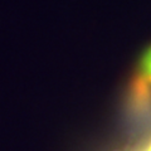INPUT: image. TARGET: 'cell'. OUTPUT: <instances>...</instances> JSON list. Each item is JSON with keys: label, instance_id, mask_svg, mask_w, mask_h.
<instances>
[{"label": "cell", "instance_id": "obj_1", "mask_svg": "<svg viewBox=\"0 0 151 151\" xmlns=\"http://www.w3.org/2000/svg\"><path fill=\"white\" fill-rule=\"evenodd\" d=\"M130 103L140 112L151 107V45L144 50L136 64L130 87Z\"/></svg>", "mask_w": 151, "mask_h": 151}, {"label": "cell", "instance_id": "obj_2", "mask_svg": "<svg viewBox=\"0 0 151 151\" xmlns=\"http://www.w3.org/2000/svg\"><path fill=\"white\" fill-rule=\"evenodd\" d=\"M145 149H146V145H144V146H141V147H139V149H136V150H134V151H145Z\"/></svg>", "mask_w": 151, "mask_h": 151}, {"label": "cell", "instance_id": "obj_3", "mask_svg": "<svg viewBox=\"0 0 151 151\" xmlns=\"http://www.w3.org/2000/svg\"><path fill=\"white\" fill-rule=\"evenodd\" d=\"M145 151H151V141H150V142H149L147 145H146V149H145Z\"/></svg>", "mask_w": 151, "mask_h": 151}]
</instances>
